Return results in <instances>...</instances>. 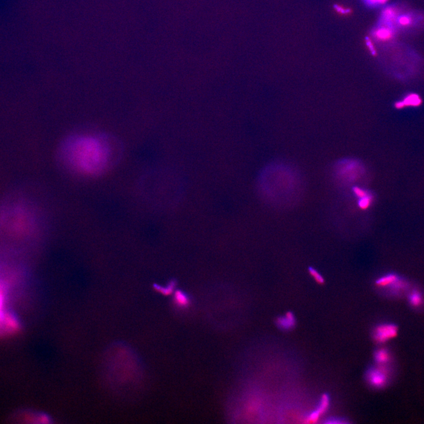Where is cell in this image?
Returning a JSON list of instances; mask_svg holds the SVG:
<instances>
[{
  "label": "cell",
  "mask_w": 424,
  "mask_h": 424,
  "mask_svg": "<svg viewBox=\"0 0 424 424\" xmlns=\"http://www.w3.org/2000/svg\"><path fill=\"white\" fill-rule=\"evenodd\" d=\"M118 141L105 134L82 132L73 134L61 143V164L85 176L104 173L118 162L121 155Z\"/></svg>",
  "instance_id": "cell-1"
},
{
  "label": "cell",
  "mask_w": 424,
  "mask_h": 424,
  "mask_svg": "<svg viewBox=\"0 0 424 424\" xmlns=\"http://www.w3.org/2000/svg\"><path fill=\"white\" fill-rule=\"evenodd\" d=\"M389 371L386 365H379L371 368L367 373V382L376 388H382L389 380Z\"/></svg>",
  "instance_id": "cell-2"
},
{
  "label": "cell",
  "mask_w": 424,
  "mask_h": 424,
  "mask_svg": "<svg viewBox=\"0 0 424 424\" xmlns=\"http://www.w3.org/2000/svg\"><path fill=\"white\" fill-rule=\"evenodd\" d=\"M398 333V328L395 324H381L374 329L373 339L379 343H386L397 336Z\"/></svg>",
  "instance_id": "cell-3"
},
{
  "label": "cell",
  "mask_w": 424,
  "mask_h": 424,
  "mask_svg": "<svg viewBox=\"0 0 424 424\" xmlns=\"http://www.w3.org/2000/svg\"><path fill=\"white\" fill-rule=\"evenodd\" d=\"M4 330L5 333L13 334L20 330V324L16 316L13 313L5 312L4 318Z\"/></svg>",
  "instance_id": "cell-4"
},
{
  "label": "cell",
  "mask_w": 424,
  "mask_h": 424,
  "mask_svg": "<svg viewBox=\"0 0 424 424\" xmlns=\"http://www.w3.org/2000/svg\"><path fill=\"white\" fill-rule=\"evenodd\" d=\"M276 324L283 330H290L296 326V319L293 312H288L278 318Z\"/></svg>",
  "instance_id": "cell-5"
},
{
  "label": "cell",
  "mask_w": 424,
  "mask_h": 424,
  "mask_svg": "<svg viewBox=\"0 0 424 424\" xmlns=\"http://www.w3.org/2000/svg\"><path fill=\"white\" fill-rule=\"evenodd\" d=\"M374 359L378 365H386L391 361V353L386 348H380L375 352Z\"/></svg>",
  "instance_id": "cell-6"
},
{
  "label": "cell",
  "mask_w": 424,
  "mask_h": 424,
  "mask_svg": "<svg viewBox=\"0 0 424 424\" xmlns=\"http://www.w3.org/2000/svg\"><path fill=\"white\" fill-rule=\"evenodd\" d=\"M400 277L394 273H388L378 279L376 281V285L378 287L389 288Z\"/></svg>",
  "instance_id": "cell-7"
},
{
  "label": "cell",
  "mask_w": 424,
  "mask_h": 424,
  "mask_svg": "<svg viewBox=\"0 0 424 424\" xmlns=\"http://www.w3.org/2000/svg\"><path fill=\"white\" fill-rule=\"evenodd\" d=\"M174 302L179 308H186L189 306L190 299L183 291H177L174 293Z\"/></svg>",
  "instance_id": "cell-8"
},
{
  "label": "cell",
  "mask_w": 424,
  "mask_h": 424,
  "mask_svg": "<svg viewBox=\"0 0 424 424\" xmlns=\"http://www.w3.org/2000/svg\"><path fill=\"white\" fill-rule=\"evenodd\" d=\"M408 301H409L411 306L418 308V307L423 305L424 297L420 291L414 290L411 292L409 296H408Z\"/></svg>",
  "instance_id": "cell-9"
},
{
  "label": "cell",
  "mask_w": 424,
  "mask_h": 424,
  "mask_svg": "<svg viewBox=\"0 0 424 424\" xmlns=\"http://www.w3.org/2000/svg\"><path fill=\"white\" fill-rule=\"evenodd\" d=\"M330 399L329 396L327 394H324L322 396L320 402H319V406L317 408V410L320 414H324L328 409L330 406Z\"/></svg>",
  "instance_id": "cell-10"
},
{
  "label": "cell",
  "mask_w": 424,
  "mask_h": 424,
  "mask_svg": "<svg viewBox=\"0 0 424 424\" xmlns=\"http://www.w3.org/2000/svg\"><path fill=\"white\" fill-rule=\"evenodd\" d=\"M373 196L368 195L365 197L359 199L358 206L359 209L361 210L365 211L371 207L373 204Z\"/></svg>",
  "instance_id": "cell-11"
},
{
  "label": "cell",
  "mask_w": 424,
  "mask_h": 424,
  "mask_svg": "<svg viewBox=\"0 0 424 424\" xmlns=\"http://www.w3.org/2000/svg\"><path fill=\"white\" fill-rule=\"evenodd\" d=\"M308 272L309 275L312 276L314 281L319 285H324L325 284V279L323 276L319 273L317 270L309 267L308 268Z\"/></svg>",
  "instance_id": "cell-12"
},
{
  "label": "cell",
  "mask_w": 424,
  "mask_h": 424,
  "mask_svg": "<svg viewBox=\"0 0 424 424\" xmlns=\"http://www.w3.org/2000/svg\"><path fill=\"white\" fill-rule=\"evenodd\" d=\"M321 416V415L317 410L313 411L309 415L308 417L306 418V423L308 424L316 423L318 422Z\"/></svg>",
  "instance_id": "cell-13"
},
{
  "label": "cell",
  "mask_w": 424,
  "mask_h": 424,
  "mask_svg": "<svg viewBox=\"0 0 424 424\" xmlns=\"http://www.w3.org/2000/svg\"><path fill=\"white\" fill-rule=\"evenodd\" d=\"M353 192L354 193V194L356 196V197L359 199L365 197V196H367L368 193L365 191L364 189H362L359 188V187H354L353 189Z\"/></svg>",
  "instance_id": "cell-14"
},
{
  "label": "cell",
  "mask_w": 424,
  "mask_h": 424,
  "mask_svg": "<svg viewBox=\"0 0 424 424\" xmlns=\"http://www.w3.org/2000/svg\"><path fill=\"white\" fill-rule=\"evenodd\" d=\"M336 10L339 12V13L342 14H348L350 11L349 9L340 7V6H337V7H336Z\"/></svg>",
  "instance_id": "cell-15"
},
{
  "label": "cell",
  "mask_w": 424,
  "mask_h": 424,
  "mask_svg": "<svg viewBox=\"0 0 424 424\" xmlns=\"http://www.w3.org/2000/svg\"><path fill=\"white\" fill-rule=\"evenodd\" d=\"M365 1H367L369 4L376 5L383 4L387 0H365Z\"/></svg>",
  "instance_id": "cell-16"
},
{
  "label": "cell",
  "mask_w": 424,
  "mask_h": 424,
  "mask_svg": "<svg viewBox=\"0 0 424 424\" xmlns=\"http://www.w3.org/2000/svg\"><path fill=\"white\" fill-rule=\"evenodd\" d=\"M327 424H342L343 422H340V420L339 419H333L329 421V422L326 423Z\"/></svg>",
  "instance_id": "cell-17"
}]
</instances>
